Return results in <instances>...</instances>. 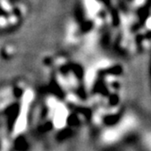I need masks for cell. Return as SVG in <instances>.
<instances>
[{
  "instance_id": "1",
  "label": "cell",
  "mask_w": 151,
  "mask_h": 151,
  "mask_svg": "<svg viewBox=\"0 0 151 151\" xmlns=\"http://www.w3.org/2000/svg\"><path fill=\"white\" fill-rule=\"evenodd\" d=\"M146 147L151 151V136H147L146 138Z\"/></svg>"
}]
</instances>
